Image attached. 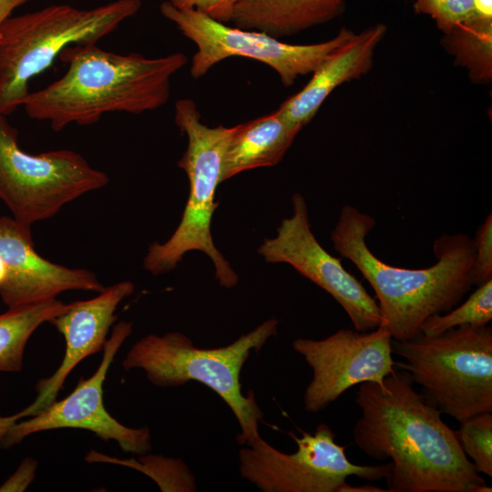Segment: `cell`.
Masks as SVG:
<instances>
[{"label": "cell", "instance_id": "1", "mask_svg": "<svg viewBox=\"0 0 492 492\" xmlns=\"http://www.w3.org/2000/svg\"><path fill=\"white\" fill-rule=\"evenodd\" d=\"M414 384L407 371L395 369L381 382L357 385L354 441L370 457L390 460L388 492H491L441 412Z\"/></svg>", "mask_w": 492, "mask_h": 492}, {"label": "cell", "instance_id": "2", "mask_svg": "<svg viewBox=\"0 0 492 492\" xmlns=\"http://www.w3.org/2000/svg\"><path fill=\"white\" fill-rule=\"evenodd\" d=\"M58 57L67 65L66 73L30 92L22 104L30 118L47 121L55 131L97 123L108 113L159 108L169 98L171 77L188 63L180 52L146 57L106 51L94 43L71 45Z\"/></svg>", "mask_w": 492, "mask_h": 492}, {"label": "cell", "instance_id": "3", "mask_svg": "<svg viewBox=\"0 0 492 492\" xmlns=\"http://www.w3.org/2000/svg\"><path fill=\"white\" fill-rule=\"evenodd\" d=\"M374 218L345 205L331 232L333 249L351 261L373 288L383 324L392 338L405 341L421 333L431 316L450 311L474 286L473 239L465 233L443 234L434 241L436 262L426 268L390 265L369 249L366 237Z\"/></svg>", "mask_w": 492, "mask_h": 492}, {"label": "cell", "instance_id": "4", "mask_svg": "<svg viewBox=\"0 0 492 492\" xmlns=\"http://www.w3.org/2000/svg\"><path fill=\"white\" fill-rule=\"evenodd\" d=\"M279 321L272 318L225 346L199 348L179 332L163 335L148 334L127 353L125 371L142 369L148 380L158 387H178L197 381L210 388L228 405L235 415L241 434L238 441L246 445L256 439L263 414L251 391H241V372L251 351L258 353L277 334Z\"/></svg>", "mask_w": 492, "mask_h": 492}, {"label": "cell", "instance_id": "5", "mask_svg": "<svg viewBox=\"0 0 492 492\" xmlns=\"http://www.w3.org/2000/svg\"><path fill=\"white\" fill-rule=\"evenodd\" d=\"M141 0H115L89 9L57 4L16 16L0 26V113L22 107L29 81L74 44H97L141 8Z\"/></svg>", "mask_w": 492, "mask_h": 492}, {"label": "cell", "instance_id": "6", "mask_svg": "<svg viewBox=\"0 0 492 492\" xmlns=\"http://www.w3.org/2000/svg\"><path fill=\"white\" fill-rule=\"evenodd\" d=\"M175 123L187 137V148L178 166L189 179L190 191L181 220L164 243L150 244L143 267L152 275L169 272L190 251H200L212 261L219 283L226 288L237 284L239 277L216 248L211 220L218 202L217 187L221 183L225 149L232 127H210L201 122L197 104L190 98L175 103Z\"/></svg>", "mask_w": 492, "mask_h": 492}, {"label": "cell", "instance_id": "7", "mask_svg": "<svg viewBox=\"0 0 492 492\" xmlns=\"http://www.w3.org/2000/svg\"><path fill=\"white\" fill-rule=\"evenodd\" d=\"M393 354L404 359L395 366L407 371L421 395L459 423L492 412V329L462 325L444 333H420L392 340Z\"/></svg>", "mask_w": 492, "mask_h": 492}, {"label": "cell", "instance_id": "8", "mask_svg": "<svg viewBox=\"0 0 492 492\" xmlns=\"http://www.w3.org/2000/svg\"><path fill=\"white\" fill-rule=\"evenodd\" d=\"M108 182L107 173L76 151H24L17 129L0 113V200L18 222L31 227L50 219L65 205Z\"/></svg>", "mask_w": 492, "mask_h": 492}, {"label": "cell", "instance_id": "9", "mask_svg": "<svg viewBox=\"0 0 492 492\" xmlns=\"http://www.w3.org/2000/svg\"><path fill=\"white\" fill-rule=\"evenodd\" d=\"M159 11L197 46L190 68L195 79L206 75L224 59L242 56L269 66L278 74L284 87H291L298 77L312 74L325 58L355 35L342 27L327 41L294 45L261 31L228 26L195 11L178 9L168 1L160 4Z\"/></svg>", "mask_w": 492, "mask_h": 492}, {"label": "cell", "instance_id": "10", "mask_svg": "<svg viewBox=\"0 0 492 492\" xmlns=\"http://www.w3.org/2000/svg\"><path fill=\"white\" fill-rule=\"evenodd\" d=\"M289 432L297 450L286 454L268 444L261 436L239 451L241 476L263 492H339L348 477L369 481L385 478L391 464L361 466L349 461L345 446L335 434L320 424L313 435Z\"/></svg>", "mask_w": 492, "mask_h": 492}, {"label": "cell", "instance_id": "11", "mask_svg": "<svg viewBox=\"0 0 492 492\" xmlns=\"http://www.w3.org/2000/svg\"><path fill=\"white\" fill-rule=\"evenodd\" d=\"M392 340L383 323L364 332L339 329L321 340L295 339L293 350L313 373L303 395L304 410L320 412L349 388L364 382H381L390 374L395 363Z\"/></svg>", "mask_w": 492, "mask_h": 492}, {"label": "cell", "instance_id": "12", "mask_svg": "<svg viewBox=\"0 0 492 492\" xmlns=\"http://www.w3.org/2000/svg\"><path fill=\"white\" fill-rule=\"evenodd\" d=\"M292 214L284 218L273 238L265 239L258 253L269 263H287L328 292L344 310L354 330L377 328L383 318L378 303L364 285L326 251L313 233L303 196L292 197Z\"/></svg>", "mask_w": 492, "mask_h": 492}, {"label": "cell", "instance_id": "13", "mask_svg": "<svg viewBox=\"0 0 492 492\" xmlns=\"http://www.w3.org/2000/svg\"><path fill=\"white\" fill-rule=\"evenodd\" d=\"M131 333V322L116 323L105 343L102 360L96 372L88 378H81L64 399L54 401L26 421L13 424L2 437L0 447H11L38 432L77 428L91 431L104 441L114 440L126 453L138 456L149 453L152 448L149 428L124 425L107 411L103 402V384L108 371Z\"/></svg>", "mask_w": 492, "mask_h": 492}, {"label": "cell", "instance_id": "14", "mask_svg": "<svg viewBox=\"0 0 492 492\" xmlns=\"http://www.w3.org/2000/svg\"><path fill=\"white\" fill-rule=\"evenodd\" d=\"M130 281L117 282L89 300L68 303L67 308L49 323L64 336L66 351L58 368L47 378L40 379L35 401L15 415L0 416V437L18 420L33 416L54 401L72 370L87 356L103 351L107 336L118 316V304L134 292Z\"/></svg>", "mask_w": 492, "mask_h": 492}, {"label": "cell", "instance_id": "15", "mask_svg": "<svg viewBox=\"0 0 492 492\" xmlns=\"http://www.w3.org/2000/svg\"><path fill=\"white\" fill-rule=\"evenodd\" d=\"M30 228L13 217L0 218V258L6 267L0 297L8 308L54 299L67 291L98 293L104 290L91 271L43 258L36 250Z\"/></svg>", "mask_w": 492, "mask_h": 492}, {"label": "cell", "instance_id": "16", "mask_svg": "<svg viewBox=\"0 0 492 492\" xmlns=\"http://www.w3.org/2000/svg\"><path fill=\"white\" fill-rule=\"evenodd\" d=\"M385 33L386 26L376 24L355 34L325 58L312 73L308 83L276 111L290 125L301 130L337 87L372 69L374 51Z\"/></svg>", "mask_w": 492, "mask_h": 492}, {"label": "cell", "instance_id": "17", "mask_svg": "<svg viewBox=\"0 0 492 492\" xmlns=\"http://www.w3.org/2000/svg\"><path fill=\"white\" fill-rule=\"evenodd\" d=\"M345 6L346 0H239L231 23L280 39L330 22Z\"/></svg>", "mask_w": 492, "mask_h": 492}, {"label": "cell", "instance_id": "18", "mask_svg": "<svg viewBox=\"0 0 492 492\" xmlns=\"http://www.w3.org/2000/svg\"><path fill=\"white\" fill-rule=\"evenodd\" d=\"M299 131L277 111L232 127L224 154L221 182L245 170L278 164Z\"/></svg>", "mask_w": 492, "mask_h": 492}, {"label": "cell", "instance_id": "19", "mask_svg": "<svg viewBox=\"0 0 492 492\" xmlns=\"http://www.w3.org/2000/svg\"><path fill=\"white\" fill-rule=\"evenodd\" d=\"M68 306L54 298L8 308L0 314V372H20L29 337L44 323L50 322Z\"/></svg>", "mask_w": 492, "mask_h": 492}, {"label": "cell", "instance_id": "20", "mask_svg": "<svg viewBox=\"0 0 492 492\" xmlns=\"http://www.w3.org/2000/svg\"><path fill=\"white\" fill-rule=\"evenodd\" d=\"M443 46L475 84L492 80V19L474 15L442 38Z\"/></svg>", "mask_w": 492, "mask_h": 492}, {"label": "cell", "instance_id": "21", "mask_svg": "<svg viewBox=\"0 0 492 492\" xmlns=\"http://www.w3.org/2000/svg\"><path fill=\"white\" fill-rule=\"evenodd\" d=\"M147 454L140 455L138 459H119L91 450L87 453L84 460L88 463L122 465L137 469L152 478L161 491L197 490L195 477L181 459Z\"/></svg>", "mask_w": 492, "mask_h": 492}, {"label": "cell", "instance_id": "22", "mask_svg": "<svg viewBox=\"0 0 492 492\" xmlns=\"http://www.w3.org/2000/svg\"><path fill=\"white\" fill-rule=\"evenodd\" d=\"M492 320V279L477 286L467 299L445 314H435L422 325L421 333L438 334L462 325L486 326Z\"/></svg>", "mask_w": 492, "mask_h": 492}, {"label": "cell", "instance_id": "23", "mask_svg": "<svg viewBox=\"0 0 492 492\" xmlns=\"http://www.w3.org/2000/svg\"><path fill=\"white\" fill-rule=\"evenodd\" d=\"M456 439L477 471L492 477V412L473 415L454 430Z\"/></svg>", "mask_w": 492, "mask_h": 492}, {"label": "cell", "instance_id": "24", "mask_svg": "<svg viewBox=\"0 0 492 492\" xmlns=\"http://www.w3.org/2000/svg\"><path fill=\"white\" fill-rule=\"evenodd\" d=\"M417 14L430 15L444 35L468 21L475 14L474 0H415Z\"/></svg>", "mask_w": 492, "mask_h": 492}, {"label": "cell", "instance_id": "25", "mask_svg": "<svg viewBox=\"0 0 492 492\" xmlns=\"http://www.w3.org/2000/svg\"><path fill=\"white\" fill-rule=\"evenodd\" d=\"M473 243V284L478 286L492 279V215L490 213L477 229Z\"/></svg>", "mask_w": 492, "mask_h": 492}, {"label": "cell", "instance_id": "26", "mask_svg": "<svg viewBox=\"0 0 492 492\" xmlns=\"http://www.w3.org/2000/svg\"><path fill=\"white\" fill-rule=\"evenodd\" d=\"M181 10L203 14L222 23H231L234 8L239 0H167Z\"/></svg>", "mask_w": 492, "mask_h": 492}, {"label": "cell", "instance_id": "27", "mask_svg": "<svg viewBox=\"0 0 492 492\" xmlns=\"http://www.w3.org/2000/svg\"><path fill=\"white\" fill-rule=\"evenodd\" d=\"M37 468V461L26 457L12 476L0 486V492H22L33 482Z\"/></svg>", "mask_w": 492, "mask_h": 492}, {"label": "cell", "instance_id": "28", "mask_svg": "<svg viewBox=\"0 0 492 492\" xmlns=\"http://www.w3.org/2000/svg\"><path fill=\"white\" fill-rule=\"evenodd\" d=\"M29 0H0V26L11 16L12 12Z\"/></svg>", "mask_w": 492, "mask_h": 492}, {"label": "cell", "instance_id": "29", "mask_svg": "<svg viewBox=\"0 0 492 492\" xmlns=\"http://www.w3.org/2000/svg\"><path fill=\"white\" fill-rule=\"evenodd\" d=\"M339 492H388L386 489H382L373 485L350 486L345 482L339 489Z\"/></svg>", "mask_w": 492, "mask_h": 492}, {"label": "cell", "instance_id": "30", "mask_svg": "<svg viewBox=\"0 0 492 492\" xmlns=\"http://www.w3.org/2000/svg\"><path fill=\"white\" fill-rule=\"evenodd\" d=\"M6 277V267L3 260L0 258V284L5 281Z\"/></svg>", "mask_w": 492, "mask_h": 492}]
</instances>
